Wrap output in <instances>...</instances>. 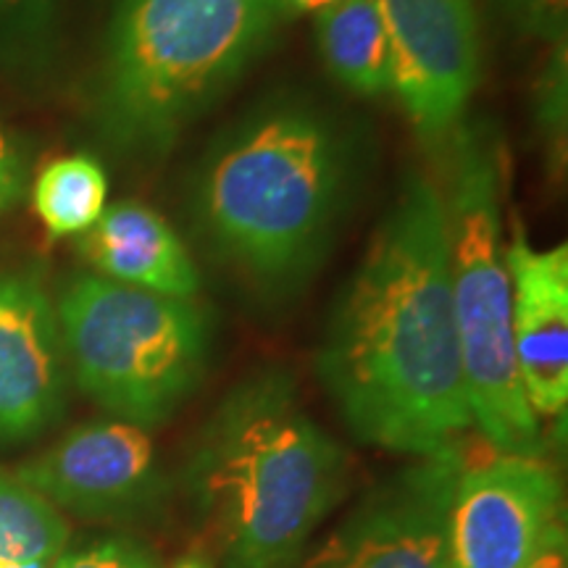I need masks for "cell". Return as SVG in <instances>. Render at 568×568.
I'll list each match as a JSON object with an SVG mask.
<instances>
[{"label": "cell", "instance_id": "obj_16", "mask_svg": "<svg viewBox=\"0 0 568 568\" xmlns=\"http://www.w3.org/2000/svg\"><path fill=\"white\" fill-rule=\"evenodd\" d=\"M69 537L61 510L17 474L0 471V568H51Z\"/></svg>", "mask_w": 568, "mask_h": 568}, {"label": "cell", "instance_id": "obj_15", "mask_svg": "<svg viewBox=\"0 0 568 568\" xmlns=\"http://www.w3.org/2000/svg\"><path fill=\"white\" fill-rule=\"evenodd\" d=\"M69 0H0V77L38 90L59 67Z\"/></svg>", "mask_w": 568, "mask_h": 568}, {"label": "cell", "instance_id": "obj_10", "mask_svg": "<svg viewBox=\"0 0 568 568\" xmlns=\"http://www.w3.org/2000/svg\"><path fill=\"white\" fill-rule=\"evenodd\" d=\"M560 521V479L545 456L464 466L447 516V568H524Z\"/></svg>", "mask_w": 568, "mask_h": 568}, {"label": "cell", "instance_id": "obj_2", "mask_svg": "<svg viewBox=\"0 0 568 568\" xmlns=\"http://www.w3.org/2000/svg\"><path fill=\"white\" fill-rule=\"evenodd\" d=\"M368 169L361 119L311 90H274L205 145L184 190L190 232L255 303L282 308L335 251Z\"/></svg>", "mask_w": 568, "mask_h": 568}, {"label": "cell", "instance_id": "obj_20", "mask_svg": "<svg viewBox=\"0 0 568 568\" xmlns=\"http://www.w3.org/2000/svg\"><path fill=\"white\" fill-rule=\"evenodd\" d=\"M51 568H161V564L138 539L109 535L67 548Z\"/></svg>", "mask_w": 568, "mask_h": 568}, {"label": "cell", "instance_id": "obj_18", "mask_svg": "<svg viewBox=\"0 0 568 568\" xmlns=\"http://www.w3.org/2000/svg\"><path fill=\"white\" fill-rule=\"evenodd\" d=\"M568 42L550 45L548 61L539 69L535 84V124L552 166L566 161L568 126Z\"/></svg>", "mask_w": 568, "mask_h": 568}, {"label": "cell", "instance_id": "obj_8", "mask_svg": "<svg viewBox=\"0 0 568 568\" xmlns=\"http://www.w3.org/2000/svg\"><path fill=\"white\" fill-rule=\"evenodd\" d=\"M393 51V98L418 140L439 153L466 122L481 80L474 0H379Z\"/></svg>", "mask_w": 568, "mask_h": 568}, {"label": "cell", "instance_id": "obj_6", "mask_svg": "<svg viewBox=\"0 0 568 568\" xmlns=\"http://www.w3.org/2000/svg\"><path fill=\"white\" fill-rule=\"evenodd\" d=\"M55 314L77 387L111 418L148 432L166 424L211 368L216 324L197 297L77 274Z\"/></svg>", "mask_w": 568, "mask_h": 568}, {"label": "cell", "instance_id": "obj_1", "mask_svg": "<svg viewBox=\"0 0 568 568\" xmlns=\"http://www.w3.org/2000/svg\"><path fill=\"white\" fill-rule=\"evenodd\" d=\"M316 376L353 437L382 450L432 456L474 426L443 197L426 174H406L339 290L316 347Z\"/></svg>", "mask_w": 568, "mask_h": 568}, {"label": "cell", "instance_id": "obj_13", "mask_svg": "<svg viewBox=\"0 0 568 568\" xmlns=\"http://www.w3.org/2000/svg\"><path fill=\"white\" fill-rule=\"evenodd\" d=\"M80 255L111 282L172 297L201 295L193 253L159 211L140 201L105 205L80 237Z\"/></svg>", "mask_w": 568, "mask_h": 568}, {"label": "cell", "instance_id": "obj_17", "mask_svg": "<svg viewBox=\"0 0 568 568\" xmlns=\"http://www.w3.org/2000/svg\"><path fill=\"white\" fill-rule=\"evenodd\" d=\"M109 176L88 153L63 155L48 163L32 187V205L51 237H74L103 216Z\"/></svg>", "mask_w": 568, "mask_h": 568}, {"label": "cell", "instance_id": "obj_7", "mask_svg": "<svg viewBox=\"0 0 568 568\" xmlns=\"http://www.w3.org/2000/svg\"><path fill=\"white\" fill-rule=\"evenodd\" d=\"M464 466L450 445L376 481L295 568H447V516Z\"/></svg>", "mask_w": 568, "mask_h": 568}, {"label": "cell", "instance_id": "obj_23", "mask_svg": "<svg viewBox=\"0 0 568 568\" xmlns=\"http://www.w3.org/2000/svg\"><path fill=\"white\" fill-rule=\"evenodd\" d=\"M339 3V0H280L282 19H301V17H316L329 6Z\"/></svg>", "mask_w": 568, "mask_h": 568}, {"label": "cell", "instance_id": "obj_19", "mask_svg": "<svg viewBox=\"0 0 568 568\" xmlns=\"http://www.w3.org/2000/svg\"><path fill=\"white\" fill-rule=\"evenodd\" d=\"M493 9L521 38L545 45L568 42V0H493Z\"/></svg>", "mask_w": 568, "mask_h": 568}, {"label": "cell", "instance_id": "obj_11", "mask_svg": "<svg viewBox=\"0 0 568 568\" xmlns=\"http://www.w3.org/2000/svg\"><path fill=\"white\" fill-rule=\"evenodd\" d=\"M69 361L34 272H0V447L30 443L67 410Z\"/></svg>", "mask_w": 568, "mask_h": 568}, {"label": "cell", "instance_id": "obj_22", "mask_svg": "<svg viewBox=\"0 0 568 568\" xmlns=\"http://www.w3.org/2000/svg\"><path fill=\"white\" fill-rule=\"evenodd\" d=\"M524 568H568V539L564 521H556L545 535L535 556L527 560Z\"/></svg>", "mask_w": 568, "mask_h": 568}, {"label": "cell", "instance_id": "obj_3", "mask_svg": "<svg viewBox=\"0 0 568 568\" xmlns=\"http://www.w3.org/2000/svg\"><path fill=\"white\" fill-rule=\"evenodd\" d=\"M351 487V456L287 368L240 379L190 445L184 489L222 568H295Z\"/></svg>", "mask_w": 568, "mask_h": 568}, {"label": "cell", "instance_id": "obj_21", "mask_svg": "<svg viewBox=\"0 0 568 568\" xmlns=\"http://www.w3.org/2000/svg\"><path fill=\"white\" fill-rule=\"evenodd\" d=\"M30 163L19 140L0 122V213H6L24 195Z\"/></svg>", "mask_w": 568, "mask_h": 568}, {"label": "cell", "instance_id": "obj_24", "mask_svg": "<svg viewBox=\"0 0 568 568\" xmlns=\"http://www.w3.org/2000/svg\"><path fill=\"white\" fill-rule=\"evenodd\" d=\"M172 568H213V560L209 558V552L195 550V552H187V556H182Z\"/></svg>", "mask_w": 568, "mask_h": 568}, {"label": "cell", "instance_id": "obj_9", "mask_svg": "<svg viewBox=\"0 0 568 568\" xmlns=\"http://www.w3.org/2000/svg\"><path fill=\"white\" fill-rule=\"evenodd\" d=\"M13 474L55 510L92 521L155 514L169 493L151 432L122 418L74 426Z\"/></svg>", "mask_w": 568, "mask_h": 568}, {"label": "cell", "instance_id": "obj_14", "mask_svg": "<svg viewBox=\"0 0 568 568\" xmlns=\"http://www.w3.org/2000/svg\"><path fill=\"white\" fill-rule=\"evenodd\" d=\"M316 48L339 88L361 98L393 95V51L379 0H339L314 17Z\"/></svg>", "mask_w": 568, "mask_h": 568}, {"label": "cell", "instance_id": "obj_12", "mask_svg": "<svg viewBox=\"0 0 568 568\" xmlns=\"http://www.w3.org/2000/svg\"><path fill=\"white\" fill-rule=\"evenodd\" d=\"M510 224L506 264L518 379L537 418H556L568 403V247L537 251L516 216Z\"/></svg>", "mask_w": 568, "mask_h": 568}, {"label": "cell", "instance_id": "obj_5", "mask_svg": "<svg viewBox=\"0 0 568 568\" xmlns=\"http://www.w3.org/2000/svg\"><path fill=\"white\" fill-rule=\"evenodd\" d=\"M447 274L471 422L497 453L542 456V426L518 379L506 264V151L493 122L466 119L439 151Z\"/></svg>", "mask_w": 568, "mask_h": 568}, {"label": "cell", "instance_id": "obj_4", "mask_svg": "<svg viewBox=\"0 0 568 568\" xmlns=\"http://www.w3.org/2000/svg\"><path fill=\"white\" fill-rule=\"evenodd\" d=\"M280 0H116L90 116L111 153L159 163L264 59Z\"/></svg>", "mask_w": 568, "mask_h": 568}]
</instances>
